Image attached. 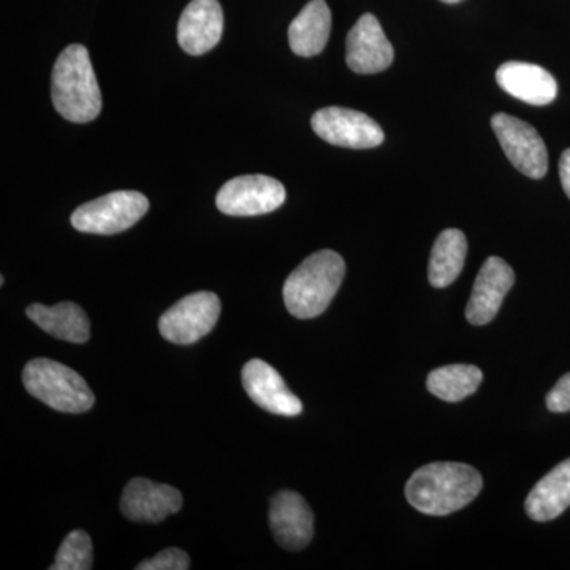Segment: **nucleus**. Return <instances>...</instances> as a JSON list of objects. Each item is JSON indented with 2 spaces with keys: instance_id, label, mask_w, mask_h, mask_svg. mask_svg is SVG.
Instances as JSON below:
<instances>
[{
  "instance_id": "f257e3e1",
  "label": "nucleus",
  "mask_w": 570,
  "mask_h": 570,
  "mask_svg": "<svg viewBox=\"0 0 570 570\" xmlns=\"http://www.w3.org/2000/svg\"><path fill=\"white\" fill-rule=\"evenodd\" d=\"M478 469L463 463H431L417 469L406 483L412 508L431 517H445L466 508L482 491Z\"/></svg>"
},
{
  "instance_id": "f03ea898",
  "label": "nucleus",
  "mask_w": 570,
  "mask_h": 570,
  "mask_svg": "<svg viewBox=\"0 0 570 570\" xmlns=\"http://www.w3.org/2000/svg\"><path fill=\"white\" fill-rule=\"evenodd\" d=\"M51 97L56 111L70 122H91L102 111V94L88 48L70 45L52 69Z\"/></svg>"
},
{
  "instance_id": "7ed1b4c3",
  "label": "nucleus",
  "mask_w": 570,
  "mask_h": 570,
  "mask_svg": "<svg viewBox=\"0 0 570 570\" xmlns=\"http://www.w3.org/2000/svg\"><path fill=\"white\" fill-rule=\"evenodd\" d=\"M344 276L346 264L335 250L324 249L309 255L285 281V307L302 321L321 316L335 298Z\"/></svg>"
},
{
  "instance_id": "20e7f679",
  "label": "nucleus",
  "mask_w": 570,
  "mask_h": 570,
  "mask_svg": "<svg viewBox=\"0 0 570 570\" xmlns=\"http://www.w3.org/2000/svg\"><path fill=\"white\" fill-rule=\"evenodd\" d=\"M22 382L29 393L58 412L82 414L96 403L92 390L85 379L62 363L36 358L22 371Z\"/></svg>"
},
{
  "instance_id": "39448f33",
  "label": "nucleus",
  "mask_w": 570,
  "mask_h": 570,
  "mask_svg": "<svg viewBox=\"0 0 570 570\" xmlns=\"http://www.w3.org/2000/svg\"><path fill=\"white\" fill-rule=\"evenodd\" d=\"M148 209L145 195L137 190H116L78 206L71 214V225L82 234H121L134 227Z\"/></svg>"
},
{
  "instance_id": "423d86ee",
  "label": "nucleus",
  "mask_w": 570,
  "mask_h": 570,
  "mask_svg": "<svg viewBox=\"0 0 570 570\" xmlns=\"http://www.w3.org/2000/svg\"><path fill=\"white\" fill-rule=\"evenodd\" d=\"M219 316V296L213 292H195L165 311L159 332L170 343L190 346L212 332Z\"/></svg>"
},
{
  "instance_id": "0eeeda50",
  "label": "nucleus",
  "mask_w": 570,
  "mask_h": 570,
  "mask_svg": "<svg viewBox=\"0 0 570 570\" xmlns=\"http://www.w3.org/2000/svg\"><path fill=\"white\" fill-rule=\"evenodd\" d=\"M491 127L497 134L499 145L504 149L510 164L527 175L540 179L549 170V153L546 142L531 124L519 118L498 112L491 118Z\"/></svg>"
},
{
  "instance_id": "6e6552de",
  "label": "nucleus",
  "mask_w": 570,
  "mask_h": 570,
  "mask_svg": "<svg viewBox=\"0 0 570 570\" xmlns=\"http://www.w3.org/2000/svg\"><path fill=\"white\" fill-rule=\"evenodd\" d=\"M287 194L277 179L266 175H246L224 184L216 197L220 213L227 216H261L276 212Z\"/></svg>"
},
{
  "instance_id": "1a4fd4ad",
  "label": "nucleus",
  "mask_w": 570,
  "mask_h": 570,
  "mask_svg": "<svg viewBox=\"0 0 570 570\" xmlns=\"http://www.w3.org/2000/svg\"><path fill=\"white\" fill-rule=\"evenodd\" d=\"M322 140L341 148L370 149L384 142V130L373 118L351 108L326 107L311 119Z\"/></svg>"
},
{
  "instance_id": "9d476101",
  "label": "nucleus",
  "mask_w": 570,
  "mask_h": 570,
  "mask_svg": "<svg viewBox=\"0 0 570 570\" xmlns=\"http://www.w3.org/2000/svg\"><path fill=\"white\" fill-rule=\"evenodd\" d=\"M393 59H395V51L377 18L371 13L360 17L354 28L347 33L348 69L360 75L381 73L392 66Z\"/></svg>"
},
{
  "instance_id": "9b49d317",
  "label": "nucleus",
  "mask_w": 570,
  "mask_h": 570,
  "mask_svg": "<svg viewBox=\"0 0 570 570\" xmlns=\"http://www.w3.org/2000/svg\"><path fill=\"white\" fill-rule=\"evenodd\" d=\"M269 528L283 549H306L314 535L313 510L302 494L288 490L279 491L269 504Z\"/></svg>"
},
{
  "instance_id": "f8f14e48",
  "label": "nucleus",
  "mask_w": 570,
  "mask_h": 570,
  "mask_svg": "<svg viewBox=\"0 0 570 570\" xmlns=\"http://www.w3.org/2000/svg\"><path fill=\"white\" fill-rule=\"evenodd\" d=\"M515 284V273L508 262L489 257L480 268L466 306V318L472 325H487L498 316L502 302Z\"/></svg>"
},
{
  "instance_id": "ddd939ff",
  "label": "nucleus",
  "mask_w": 570,
  "mask_h": 570,
  "mask_svg": "<svg viewBox=\"0 0 570 570\" xmlns=\"http://www.w3.org/2000/svg\"><path fill=\"white\" fill-rule=\"evenodd\" d=\"M243 387L257 406L272 414L296 417L302 414L299 397L288 390L283 376L264 360L254 358L243 366Z\"/></svg>"
},
{
  "instance_id": "4468645a",
  "label": "nucleus",
  "mask_w": 570,
  "mask_h": 570,
  "mask_svg": "<svg viewBox=\"0 0 570 570\" xmlns=\"http://www.w3.org/2000/svg\"><path fill=\"white\" fill-rule=\"evenodd\" d=\"M183 508V494L174 487L135 478L127 483L121 498V512L137 523H160Z\"/></svg>"
},
{
  "instance_id": "2eb2a0df",
  "label": "nucleus",
  "mask_w": 570,
  "mask_h": 570,
  "mask_svg": "<svg viewBox=\"0 0 570 570\" xmlns=\"http://www.w3.org/2000/svg\"><path fill=\"white\" fill-rule=\"evenodd\" d=\"M224 32V11L219 0H193L178 22V43L187 55L212 51Z\"/></svg>"
},
{
  "instance_id": "dca6fc26",
  "label": "nucleus",
  "mask_w": 570,
  "mask_h": 570,
  "mask_svg": "<svg viewBox=\"0 0 570 570\" xmlns=\"http://www.w3.org/2000/svg\"><path fill=\"white\" fill-rule=\"evenodd\" d=\"M502 91L521 102L543 107L557 99L558 85L553 75L543 67L528 62H505L497 71Z\"/></svg>"
},
{
  "instance_id": "f3484780",
  "label": "nucleus",
  "mask_w": 570,
  "mask_h": 570,
  "mask_svg": "<svg viewBox=\"0 0 570 570\" xmlns=\"http://www.w3.org/2000/svg\"><path fill=\"white\" fill-rule=\"evenodd\" d=\"M332 32V11L325 0H311L288 28V45L296 56L321 55Z\"/></svg>"
},
{
  "instance_id": "a211bd4d",
  "label": "nucleus",
  "mask_w": 570,
  "mask_h": 570,
  "mask_svg": "<svg viewBox=\"0 0 570 570\" xmlns=\"http://www.w3.org/2000/svg\"><path fill=\"white\" fill-rule=\"evenodd\" d=\"M28 317L48 335L69 343L82 344L91 336V322L82 307L63 302L56 306L31 305Z\"/></svg>"
},
{
  "instance_id": "6ab92c4d",
  "label": "nucleus",
  "mask_w": 570,
  "mask_h": 570,
  "mask_svg": "<svg viewBox=\"0 0 570 570\" xmlns=\"http://www.w3.org/2000/svg\"><path fill=\"white\" fill-rule=\"evenodd\" d=\"M570 505V459L551 469L538 485L528 494V517L531 520L546 521L558 519Z\"/></svg>"
},
{
  "instance_id": "aec40b11",
  "label": "nucleus",
  "mask_w": 570,
  "mask_h": 570,
  "mask_svg": "<svg viewBox=\"0 0 570 570\" xmlns=\"http://www.w3.org/2000/svg\"><path fill=\"white\" fill-rule=\"evenodd\" d=\"M468 239L463 232L448 228L438 236L431 250L428 277L433 287L444 288L455 283L466 262Z\"/></svg>"
},
{
  "instance_id": "412c9836",
  "label": "nucleus",
  "mask_w": 570,
  "mask_h": 570,
  "mask_svg": "<svg viewBox=\"0 0 570 570\" xmlns=\"http://www.w3.org/2000/svg\"><path fill=\"white\" fill-rule=\"evenodd\" d=\"M483 374L474 365H449L431 371L426 387L439 400L459 403L478 392Z\"/></svg>"
},
{
  "instance_id": "4be33fe9",
  "label": "nucleus",
  "mask_w": 570,
  "mask_h": 570,
  "mask_svg": "<svg viewBox=\"0 0 570 570\" xmlns=\"http://www.w3.org/2000/svg\"><path fill=\"white\" fill-rule=\"evenodd\" d=\"M94 566L92 540L88 532L71 531L56 554L51 570H89Z\"/></svg>"
},
{
  "instance_id": "5701e85b",
  "label": "nucleus",
  "mask_w": 570,
  "mask_h": 570,
  "mask_svg": "<svg viewBox=\"0 0 570 570\" xmlns=\"http://www.w3.org/2000/svg\"><path fill=\"white\" fill-rule=\"evenodd\" d=\"M189 568V554L179 549L163 550L151 560L142 561L137 566V570H187Z\"/></svg>"
},
{
  "instance_id": "b1692460",
  "label": "nucleus",
  "mask_w": 570,
  "mask_h": 570,
  "mask_svg": "<svg viewBox=\"0 0 570 570\" xmlns=\"http://www.w3.org/2000/svg\"><path fill=\"white\" fill-rule=\"evenodd\" d=\"M547 407L550 412H557V414L570 412V373L564 374L557 382V385L550 390L549 395H547Z\"/></svg>"
},
{
  "instance_id": "393cba45",
  "label": "nucleus",
  "mask_w": 570,
  "mask_h": 570,
  "mask_svg": "<svg viewBox=\"0 0 570 570\" xmlns=\"http://www.w3.org/2000/svg\"><path fill=\"white\" fill-rule=\"evenodd\" d=\"M560 176L562 189H564L566 195L570 198V149H566L562 153L560 160Z\"/></svg>"
},
{
  "instance_id": "a878e982",
  "label": "nucleus",
  "mask_w": 570,
  "mask_h": 570,
  "mask_svg": "<svg viewBox=\"0 0 570 570\" xmlns=\"http://www.w3.org/2000/svg\"><path fill=\"white\" fill-rule=\"evenodd\" d=\"M441 2H445V3H459V2H461V0H441Z\"/></svg>"
}]
</instances>
